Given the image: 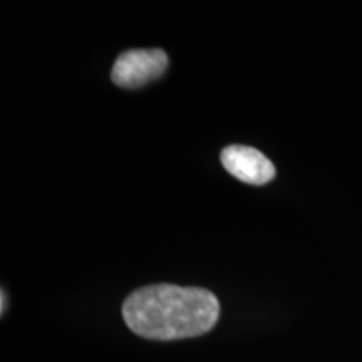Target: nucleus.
Returning a JSON list of instances; mask_svg holds the SVG:
<instances>
[{"mask_svg":"<svg viewBox=\"0 0 362 362\" xmlns=\"http://www.w3.org/2000/svg\"><path fill=\"white\" fill-rule=\"evenodd\" d=\"M6 312V291H2V314Z\"/></svg>","mask_w":362,"mask_h":362,"instance_id":"nucleus-4","label":"nucleus"},{"mask_svg":"<svg viewBox=\"0 0 362 362\" xmlns=\"http://www.w3.org/2000/svg\"><path fill=\"white\" fill-rule=\"evenodd\" d=\"M166 67H168V56L161 49H133L116 59L111 79L119 88H141L161 78Z\"/></svg>","mask_w":362,"mask_h":362,"instance_id":"nucleus-2","label":"nucleus"},{"mask_svg":"<svg viewBox=\"0 0 362 362\" xmlns=\"http://www.w3.org/2000/svg\"><path fill=\"white\" fill-rule=\"evenodd\" d=\"M218 315L220 302L210 291L170 284L138 288L123 304L126 325L155 341L202 336L215 327Z\"/></svg>","mask_w":362,"mask_h":362,"instance_id":"nucleus-1","label":"nucleus"},{"mask_svg":"<svg viewBox=\"0 0 362 362\" xmlns=\"http://www.w3.org/2000/svg\"><path fill=\"white\" fill-rule=\"evenodd\" d=\"M221 165L230 175L248 185H265L275 178V166L264 153L250 146H226L220 155Z\"/></svg>","mask_w":362,"mask_h":362,"instance_id":"nucleus-3","label":"nucleus"}]
</instances>
